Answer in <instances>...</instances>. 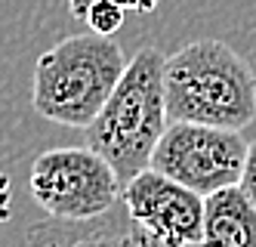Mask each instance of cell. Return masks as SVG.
<instances>
[{
  "label": "cell",
  "instance_id": "obj_1",
  "mask_svg": "<svg viewBox=\"0 0 256 247\" xmlns=\"http://www.w3.org/2000/svg\"><path fill=\"white\" fill-rule=\"evenodd\" d=\"M164 99L170 121L244 130L256 121V71L226 41L200 37L167 56Z\"/></svg>",
  "mask_w": 256,
  "mask_h": 247
},
{
  "label": "cell",
  "instance_id": "obj_2",
  "mask_svg": "<svg viewBox=\"0 0 256 247\" xmlns=\"http://www.w3.org/2000/svg\"><path fill=\"white\" fill-rule=\"evenodd\" d=\"M164 62L167 56L158 47H142L126 62L118 87L86 127V145L112 164L120 182L133 179L152 164L170 124L164 99Z\"/></svg>",
  "mask_w": 256,
  "mask_h": 247
},
{
  "label": "cell",
  "instance_id": "obj_3",
  "mask_svg": "<svg viewBox=\"0 0 256 247\" xmlns=\"http://www.w3.org/2000/svg\"><path fill=\"white\" fill-rule=\"evenodd\" d=\"M124 68L126 59L114 37L93 31L65 37L34 65L31 102L52 124L86 130L118 87Z\"/></svg>",
  "mask_w": 256,
  "mask_h": 247
},
{
  "label": "cell",
  "instance_id": "obj_4",
  "mask_svg": "<svg viewBox=\"0 0 256 247\" xmlns=\"http://www.w3.org/2000/svg\"><path fill=\"white\" fill-rule=\"evenodd\" d=\"M31 195L52 219H93L120 204L124 182L90 145L46 148L31 164Z\"/></svg>",
  "mask_w": 256,
  "mask_h": 247
},
{
  "label": "cell",
  "instance_id": "obj_5",
  "mask_svg": "<svg viewBox=\"0 0 256 247\" xmlns=\"http://www.w3.org/2000/svg\"><path fill=\"white\" fill-rule=\"evenodd\" d=\"M247 145L250 142L241 136V130L170 121L148 167L207 198L226 185L241 182Z\"/></svg>",
  "mask_w": 256,
  "mask_h": 247
},
{
  "label": "cell",
  "instance_id": "obj_6",
  "mask_svg": "<svg viewBox=\"0 0 256 247\" xmlns=\"http://www.w3.org/2000/svg\"><path fill=\"white\" fill-rule=\"evenodd\" d=\"M120 204L130 219L164 247H200L204 235V195L145 167L120 188Z\"/></svg>",
  "mask_w": 256,
  "mask_h": 247
},
{
  "label": "cell",
  "instance_id": "obj_7",
  "mask_svg": "<svg viewBox=\"0 0 256 247\" xmlns=\"http://www.w3.org/2000/svg\"><path fill=\"white\" fill-rule=\"evenodd\" d=\"M28 247H164L130 219L124 204L93 219H44L25 238Z\"/></svg>",
  "mask_w": 256,
  "mask_h": 247
},
{
  "label": "cell",
  "instance_id": "obj_8",
  "mask_svg": "<svg viewBox=\"0 0 256 247\" xmlns=\"http://www.w3.org/2000/svg\"><path fill=\"white\" fill-rule=\"evenodd\" d=\"M200 247H256V204L241 182L204 198Z\"/></svg>",
  "mask_w": 256,
  "mask_h": 247
},
{
  "label": "cell",
  "instance_id": "obj_9",
  "mask_svg": "<svg viewBox=\"0 0 256 247\" xmlns=\"http://www.w3.org/2000/svg\"><path fill=\"white\" fill-rule=\"evenodd\" d=\"M124 16L126 10L120 4H114V0H93L86 10H84V22L86 28L93 31V34H102V37H114L124 25Z\"/></svg>",
  "mask_w": 256,
  "mask_h": 247
},
{
  "label": "cell",
  "instance_id": "obj_10",
  "mask_svg": "<svg viewBox=\"0 0 256 247\" xmlns=\"http://www.w3.org/2000/svg\"><path fill=\"white\" fill-rule=\"evenodd\" d=\"M93 4V0H68V7H71V16L74 19H80L84 16V10ZM114 4H120L126 13H152L160 0H114Z\"/></svg>",
  "mask_w": 256,
  "mask_h": 247
},
{
  "label": "cell",
  "instance_id": "obj_11",
  "mask_svg": "<svg viewBox=\"0 0 256 247\" xmlns=\"http://www.w3.org/2000/svg\"><path fill=\"white\" fill-rule=\"evenodd\" d=\"M241 188L256 204V139L247 145V161H244V170H241Z\"/></svg>",
  "mask_w": 256,
  "mask_h": 247
}]
</instances>
